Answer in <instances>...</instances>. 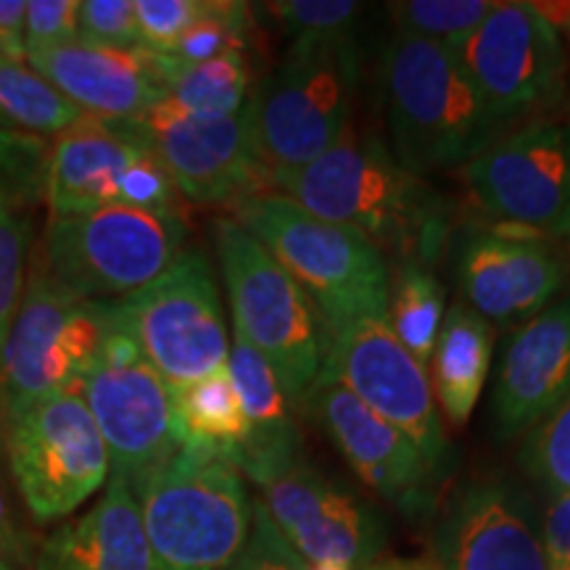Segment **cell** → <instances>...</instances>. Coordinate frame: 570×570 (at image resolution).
Returning a JSON list of instances; mask_svg holds the SVG:
<instances>
[{"label": "cell", "instance_id": "4dcf8cb0", "mask_svg": "<svg viewBox=\"0 0 570 570\" xmlns=\"http://www.w3.org/2000/svg\"><path fill=\"white\" fill-rule=\"evenodd\" d=\"M518 462L550 497L570 494V394L525 433Z\"/></svg>", "mask_w": 570, "mask_h": 570}, {"label": "cell", "instance_id": "44dd1931", "mask_svg": "<svg viewBox=\"0 0 570 570\" xmlns=\"http://www.w3.org/2000/svg\"><path fill=\"white\" fill-rule=\"evenodd\" d=\"M27 67L88 117L138 122L167 98L156 53L106 48L80 38L27 53Z\"/></svg>", "mask_w": 570, "mask_h": 570}, {"label": "cell", "instance_id": "f35d334b", "mask_svg": "<svg viewBox=\"0 0 570 570\" xmlns=\"http://www.w3.org/2000/svg\"><path fill=\"white\" fill-rule=\"evenodd\" d=\"M539 533L547 568L570 570V494L550 497Z\"/></svg>", "mask_w": 570, "mask_h": 570}, {"label": "cell", "instance_id": "603a6c76", "mask_svg": "<svg viewBox=\"0 0 570 570\" xmlns=\"http://www.w3.org/2000/svg\"><path fill=\"white\" fill-rule=\"evenodd\" d=\"M32 570H156L130 483L109 475L104 497L85 515L42 541Z\"/></svg>", "mask_w": 570, "mask_h": 570}, {"label": "cell", "instance_id": "277c9868", "mask_svg": "<svg viewBox=\"0 0 570 570\" xmlns=\"http://www.w3.org/2000/svg\"><path fill=\"white\" fill-rule=\"evenodd\" d=\"M132 491L156 570H227L244 552L254 502L225 454L180 446Z\"/></svg>", "mask_w": 570, "mask_h": 570}, {"label": "cell", "instance_id": "ffe728a7", "mask_svg": "<svg viewBox=\"0 0 570 570\" xmlns=\"http://www.w3.org/2000/svg\"><path fill=\"white\" fill-rule=\"evenodd\" d=\"M436 562L441 570H550L529 499L504 479L454 494L436 531Z\"/></svg>", "mask_w": 570, "mask_h": 570}, {"label": "cell", "instance_id": "1f68e13d", "mask_svg": "<svg viewBox=\"0 0 570 570\" xmlns=\"http://www.w3.org/2000/svg\"><path fill=\"white\" fill-rule=\"evenodd\" d=\"M288 35V40H317L333 35H354L365 6L354 0H281L259 6Z\"/></svg>", "mask_w": 570, "mask_h": 570}, {"label": "cell", "instance_id": "484cf974", "mask_svg": "<svg viewBox=\"0 0 570 570\" xmlns=\"http://www.w3.org/2000/svg\"><path fill=\"white\" fill-rule=\"evenodd\" d=\"M175 394V423L180 446H204L230 454L248 439V420L227 365Z\"/></svg>", "mask_w": 570, "mask_h": 570}, {"label": "cell", "instance_id": "ac0fdd59", "mask_svg": "<svg viewBox=\"0 0 570 570\" xmlns=\"http://www.w3.org/2000/svg\"><path fill=\"white\" fill-rule=\"evenodd\" d=\"M460 302L487 323H525L554 302L570 277V254L541 233L497 225L470 230L454 254Z\"/></svg>", "mask_w": 570, "mask_h": 570}, {"label": "cell", "instance_id": "83f0119b", "mask_svg": "<svg viewBox=\"0 0 570 570\" xmlns=\"http://www.w3.org/2000/svg\"><path fill=\"white\" fill-rule=\"evenodd\" d=\"M85 114L27 63L0 56V125L32 135H59Z\"/></svg>", "mask_w": 570, "mask_h": 570}, {"label": "cell", "instance_id": "60d3db41", "mask_svg": "<svg viewBox=\"0 0 570 570\" xmlns=\"http://www.w3.org/2000/svg\"><path fill=\"white\" fill-rule=\"evenodd\" d=\"M541 17L562 35V42L568 48V61H570V0H558V3H533Z\"/></svg>", "mask_w": 570, "mask_h": 570}, {"label": "cell", "instance_id": "b9f144b4", "mask_svg": "<svg viewBox=\"0 0 570 570\" xmlns=\"http://www.w3.org/2000/svg\"><path fill=\"white\" fill-rule=\"evenodd\" d=\"M17 550H19L17 529H13L9 502H6L3 489H0V558L13 560L17 558Z\"/></svg>", "mask_w": 570, "mask_h": 570}, {"label": "cell", "instance_id": "e0dca14e", "mask_svg": "<svg viewBox=\"0 0 570 570\" xmlns=\"http://www.w3.org/2000/svg\"><path fill=\"white\" fill-rule=\"evenodd\" d=\"M138 127L185 202L233 209L244 198L269 190L246 106L235 117L196 119L161 101L138 119Z\"/></svg>", "mask_w": 570, "mask_h": 570}, {"label": "cell", "instance_id": "ee69618b", "mask_svg": "<svg viewBox=\"0 0 570 570\" xmlns=\"http://www.w3.org/2000/svg\"><path fill=\"white\" fill-rule=\"evenodd\" d=\"M544 235H547V238L558 240V244L570 254V209H568L566 214H562L558 223H554Z\"/></svg>", "mask_w": 570, "mask_h": 570}, {"label": "cell", "instance_id": "bcb514c9", "mask_svg": "<svg viewBox=\"0 0 570 570\" xmlns=\"http://www.w3.org/2000/svg\"><path fill=\"white\" fill-rule=\"evenodd\" d=\"M0 570H21V566L17 560H9V558H0Z\"/></svg>", "mask_w": 570, "mask_h": 570}, {"label": "cell", "instance_id": "3957f363", "mask_svg": "<svg viewBox=\"0 0 570 570\" xmlns=\"http://www.w3.org/2000/svg\"><path fill=\"white\" fill-rule=\"evenodd\" d=\"M356 85V38L333 35L291 42L281 63L248 92V125L269 190L277 177L306 167L344 138Z\"/></svg>", "mask_w": 570, "mask_h": 570}, {"label": "cell", "instance_id": "7c38bea8", "mask_svg": "<svg viewBox=\"0 0 570 570\" xmlns=\"http://www.w3.org/2000/svg\"><path fill=\"white\" fill-rule=\"evenodd\" d=\"M9 462L38 523L69 518L111 475L109 452L80 389L40 399L11 420Z\"/></svg>", "mask_w": 570, "mask_h": 570}, {"label": "cell", "instance_id": "ba28073f", "mask_svg": "<svg viewBox=\"0 0 570 570\" xmlns=\"http://www.w3.org/2000/svg\"><path fill=\"white\" fill-rule=\"evenodd\" d=\"M183 244L180 214L104 206L51 217L42 262L69 294L119 302L156 281L183 254Z\"/></svg>", "mask_w": 570, "mask_h": 570}, {"label": "cell", "instance_id": "d590c367", "mask_svg": "<svg viewBox=\"0 0 570 570\" xmlns=\"http://www.w3.org/2000/svg\"><path fill=\"white\" fill-rule=\"evenodd\" d=\"M309 566L291 550L269 518L262 512L259 504L254 502V523L244 552L227 570H306Z\"/></svg>", "mask_w": 570, "mask_h": 570}, {"label": "cell", "instance_id": "52a82bcc", "mask_svg": "<svg viewBox=\"0 0 570 570\" xmlns=\"http://www.w3.org/2000/svg\"><path fill=\"white\" fill-rule=\"evenodd\" d=\"M111 331V302L69 294L38 256L0 352V391L9 420L40 399L80 389Z\"/></svg>", "mask_w": 570, "mask_h": 570}, {"label": "cell", "instance_id": "5bb4252c", "mask_svg": "<svg viewBox=\"0 0 570 570\" xmlns=\"http://www.w3.org/2000/svg\"><path fill=\"white\" fill-rule=\"evenodd\" d=\"M323 370L410 439L433 473L444 479L449 441L428 367L399 344L386 315L362 317L327 336Z\"/></svg>", "mask_w": 570, "mask_h": 570}, {"label": "cell", "instance_id": "7402d4cb", "mask_svg": "<svg viewBox=\"0 0 570 570\" xmlns=\"http://www.w3.org/2000/svg\"><path fill=\"white\" fill-rule=\"evenodd\" d=\"M570 394V296L520 323L497 370L491 412L502 439L529 433Z\"/></svg>", "mask_w": 570, "mask_h": 570}, {"label": "cell", "instance_id": "836d02e7", "mask_svg": "<svg viewBox=\"0 0 570 570\" xmlns=\"http://www.w3.org/2000/svg\"><path fill=\"white\" fill-rule=\"evenodd\" d=\"M206 3L209 0H135L140 46L154 53H169L206 11Z\"/></svg>", "mask_w": 570, "mask_h": 570}, {"label": "cell", "instance_id": "d6986e66", "mask_svg": "<svg viewBox=\"0 0 570 570\" xmlns=\"http://www.w3.org/2000/svg\"><path fill=\"white\" fill-rule=\"evenodd\" d=\"M302 410L325 428L354 473L377 497L404 515L417 518L431 512L439 475L410 439L365 407L336 377L320 370L317 381L306 391Z\"/></svg>", "mask_w": 570, "mask_h": 570}, {"label": "cell", "instance_id": "74e56055", "mask_svg": "<svg viewBox=\"0 0 570 570\" xmlns=\"http://www.w3.org/2000/svg\"><path fill=\"white\" fill-rule=\"evenodd\" d=\"M42 148L35 138H21L9 127L0 125V185L13 194V183L21 177V185L35 183L32 175H46V161L40 159Z\"/></svg>", "mask_w": 570, "mask_h": 570}, {"label": "cell", "instance_id": "cb8c5ba5", "mask_svg": "<svg viewBox=\"0 0 570 570\" xmlns=\"http://www.w3.org/2000/svg\"><path fill=\"white\" fill-rule=\"evenodd\" d=\"M494 354V331L479 312L454 302L431 354V389L441 420L465 425L479 404Z\"/></svg>", "mask_w": 570, "mask_h": 570}, {"label": "cell", "instance_id": "d6a6232c", "mask_svg": "<svg viewBox=\"0 0 570 570\" xmlns=\"http://www.w3.org/2000/svg\"><path fill=\"white\" fill-rule=\"evenodd\" d=\"M27 225L21 223L9 190L0 185V352L24 296Z\"/></svg>", "mask_w": 570, "mask_h": 570}, {"label": "cell", "instance_id": "f1b7e54d", "mask_svg": "<svg viewBox=\"0 0 570 570\" xmlns=\"http://www.w3.org/2000/svg\"><path fill=\"white\" fill-rule=\"evenodd\" d=\"M491 9L494 0H402L386 6L394 32L436 40L449 48L465 40Z\"/></svg>", "mask_w": 570, "mask_h": 570}, {"label": "cell", "instance_id": "e575fe53", "mask_svg": "<svg viewBox=\"0 0 570 570\" xmlns=\"http://www.w3.org/2000/svg\"><path fill=\"white\" fill-rule=\"evenodd\" d=\"M77 38L106 48H140L135 0H82L77 6Z\"/></svg>", "mask_w": 570, "mask_h": 570}, {"label": "cell", "instance_id": "9a60e30c", "mask_svg": "<svg viewBox=\"0 0 570 570\" xmlns=\"http://www.w3.org/2000/svg\"><path fill=\"white\" fill-rule=\"evenodd\" d=\"M244 479L259 489L256 504L306 566L338 562L362 570L375 560L383 531L373 510L302 454L252 468Z\"/></svg>", "mask_w": 570, "mask_h": 570}, {"label": "cell", "instance_id": "6da1fadb", "mask_svg": "<svg viewBox=\"0 0 570 570\" xmlns=\"http://www.w3.org/2000/svg\"><path fill=\"white\" fill-rule=\"evenodd\" d=\"M273 190L325 223L360 233L396 262L433 267L449 244L446 198L404 169L386 142L360 135L354 125L315 161L277 177Z\"/></svg>", "mask_w": 570, "mask_h": 570}, {"label": "cell", "instance_id": "7a4b0ae2", "mask_svg": "<svg viewBox=\"0 0 570 570\" xmlns=\"http://www.w3.org/2000/svg\"><path fill=\"white\" fill-rule=\"evenodd\" d=\"M391 154L412 175L462 169L510 132L444 42L391 35L381 59Z\"/></svg>", "mask_w": 570, "mask_h": 570}, {"label": "cell", "instance_id": "f6af8a7d", "mask_svg": "<svg viewBox=\"0 0 570 570\" xmlns=\"http://www.w3.org/2000/svg\"><path fill=\"white\" fill-rule=\"evenodd\" d=\"M306 570H352V568L338 566V562H320V566H309Z\"/></svg>", "mask_w": 570, "mask_h": 570}, {"label": "cell", "instance_id": "7bdbcfd3", "mask_svg": "<svg viewBox=\"0 0 570 570\" xmlns=\"http://www.w3.org/2000/svg\"><path fill=\"white\" fill-rule=\"evenodd\" d=\"M362 570H441L433 558H391V560H373Z\"/></svg>", "mask_w": 570, "mask_h": 570}, {"label": "cell", "instance_id": "ab89813d", "mask_svg": "<svg viewBox=\"0 0 570 570\" xmlns=\"http://www.w3.org/2000/svg\"><path fill=\"white\" fill-rule=\"evenodd\" d=\"M24 11V0H0V56L21 63H27Z\"/></svg>", "mask_w": 570, "mask_h": 570}, {"label": "cell", "instance_id": "5b68a950", "mask_svg": "<svg viewBox=\"0 0 570 570\" xmlns=\"http://www.w3.org/2000/svg\"><path fill=\"white\" fill-rule=\"evenodd\" d=\"M233 219L294 277L327 336L362 317L386 315L391 265L360 233L325 223L277 190L235 204Z\"/></svg>", "mask_w": 570, "mask_h": 570}, {"label": "cell", "instance_id": "8d00e7d4", "mask_svg": "<svg viewBox=\"0 0 570 570\" xmlns=\"http://www.w3.org/2000/svg\"><path fill=\"white\" fill-rule=\"evenodd\" d=\"M80 0H30L24 11V51H40L77 38Z\"/></svg>", "mask_w": 570, "mask_h": 570}, {"label": "cell", "instance_id": "4fadbf2b", "mask_svg": "<svg viewBox=\"0 0 570 570\" xmlns=\"http://www.w3.org/2000/svg\"><path fill=\"white\" fill-rule=\"evenodd\" d=\"M80 394L109 452L111 479L135 487L180 452L173 389L117 325L85 373Z\"/></svg>", "mask_w": 570, "mask_h": 570}, {"label": "cell", "instance_id": "4316f807", "mask_svg": "<svg viewBox=\"0 0 570 570\" xmlns=\"http://www.w3.org/2000/svg\"><path fill=\"white\" fill-rule=\"evenodd\" d=\"M446 315L444 285L423 262H396L391 267L386 323L420 365L428 367Z\"/></svg>", "mask_w": 570, "mask_h": 570}, {"label": "cell", "instance_id": "30bf717a", "mask_svg": "<svg viewBox=\"0 0 570 570\" xmlns=\"http://www.w3.org/2000/svg\"><path fill=\"white\" fill-rule=\"evenodd\" d=\"M452 51L487 109L510 130L552 119L568 101V48L533 3H494Z\"/></svg>", "mask_w": 570, "mask_h": 570}, {"label": "cell", "instance_id": "f546056e", "mask_svg": "<svg viewBox=\"0 0 570 570\" xmlns=\"http://www.w3.org/2000/svg\"><path fill=\"white\" fill-rule=\"evenodd\" d=\"M254 30V11L248 3L209 0L196 24L177 40L169 59L180 63H202L225 53H246L248 35Z\"/></svg>", "mask_w": 570, "mask_h": 570}, {"label": "cell", "instance_id": "2e32d148", "mask_svg": "<svg viewBox=\"0 0 570 570\" xmlns=\"http://www.w3.org/2000/svg\"><path fill=\"white\" fill-rule=\"evenodd\" d=\"M458 173L497 225L544 235L570 209V119L512 127Z\"/></svg>", "mask_w": 570, "mask_h": 570}, {"label": "cell", "instance_id": "8fae6325", "mask_svg": "<svg viewBox=\"0 0 570 570\" xmlns=\"http://www.w3.org/2000/svg\"><path fill=\"white\" fill-rule=\"evenodd\" d=\"M51 217L104 206L180 214V194L138 122L85 117L56 135L42 175Z\"/></svg>", "mask_w": 570, "mask_h": 570}, {"label": "cell", "instance_id": "9c48e42d", "mask_svg": "<svg viewBox=\"0 0 570 570\" xmlns=\"http://www.w3.org/2000/svg\"><path fill=\"white\" fill-rule=\"evenodd\" d=\"M111 306L117 331L135 341L173 391L227 365L230 333L217 281L202 252L183 248L156 281Z\"/></svg>", "mask_w": 570, "mask_h": 570}, {"label": "cell", "instance_id": "8992f818", "mask_svg": "<svg viewBox=\"0 0 570 570\" xmlns=\"http://www.w3.org/2000/svg\"><path fill=\"white\" fill-rule=\"evenodd\" d=\"M214 246L235 336L265 356L291 407L298 412L325 362L323 320L294 277L233 217L214 223Z\"/></svg>", "mask_w": 570, "mask_h": 570}, {"label": "cell", "instance_id": "d4e9b609", "mask_svg": "<svg viewBox=\"0 0 570 570\" xmlns=\"http://www.w3.org/2000/svg\"><path fill=\"white\" fill-rule=\"evenodd\" d=\"M167 90V101L175 111L196 119H225L244 111L252 88V67L246 53H225L202 63H180L156 53Z\"/></svg>", "mask_w": 570, "mask_h": 570}]
</instances>
